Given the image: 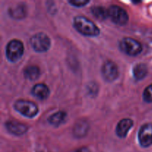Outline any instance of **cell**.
Wrapping results in <instances>:
<instances>
[{"label": "cell", "instance_id": "1", "mask_svg": "<svg viewBox=\"0 0 152 152\" xmlns=\"http://www.w3.org/2000/svg\"><path fill=\"white\" fill-rule=\"evenodd\" d=\"M74 26L79 33L86 37H97L100 34L99 28L91 20L83 16L74 17Z\"/></svg>", "mask_w": 152, "mask_h": 152}, {"label": "cell", "instance_id": "2", "mask_svg": "<svg viewBox=\"0 0 152 152\" xmlns=\"http://www.w3.org/2000/svg\"><path fill=\"white\" fill-rule=\"evenodd\" d=\"M24 45L20 40L13 39L9 42L6 47V56L10 62H16L23 56Z\"/></svg>", "mask_w": 152, "mask_h": 152}, {"label": "cell", "instance_id": "3", "mask_svg": "<svg viewBox=\"0 0 152 152\" xmlns=\"http://www.w3.org/2000/svg\"><path fill=\"white\" fill-rule=\"evenodd\" d=\"M120 48L123 52L129 56L139 55L142 50V46L140 42L131 37H125L120 42Z\"/></svg>", "mask_w": 152, "mask_h": 152}, {"label": "cell", "instance_id": "4", "mask_svg": "<svg viewBox=\"0 0 152 152\" xmlns=\"http://www.w3.org/2000/svg\"><path fill=\"white\" fill-rule=\"evenodd\" d=\"M14 108L22 115L28 118H33L36 117L39 112L38 106L36 105V103L31 101L22 100V99H19L15 102Z\"/></svg>", "mask_w": 152, "mask_h": 152}, {"label": "cell", "instance_id": "5", "mask_svg": "<svg viewBox=\"0 0 152 152\" xmlns=\"http://www.w3.org/2000/svg\"><path fill=\"white\" fill-rule=\"evenodd\" d=\"M30 43L34 50L39 53L46 52L50 46V39L45 33H37L30 39Z\"/></svg>", "mask_w": 152, "mask_h": 152}, {"label": "cell", "instance_id": "6", "mask_svg": "<svg viewBox=\"0 0 152 152\" xmlns=\"http://www.w3.org/2000/svg\"><path fill=\"white\" fill-rule=\"evenodd\" d=\"M108 17L114 23L118 25H125L129 22V15L126 10L117 5H111L108 9Z\"/></svg>", "mask_w": 152, "mask_h": 152}, {"label": "cell", "instance_id": "7", "mask_svg": "<svg viewBox=\"0 0 152 152\" xmlns=\"http://www.w3.org/2000/svg\"><path fill=\"white\" fill-rule=\"evenodd\" d=\"M101 72L103 78L108 82H113L117 79L119 76V70L117 65L114 62L108 60L102 65Z\"/></svg>", "mask_w": 152, "mask_h": 152}, {"label": "cell", "instance_id": "8", "mask_svg": "<svg viewBox=\"0 0 152 152\" xmlns=\"http://www.w3.org/2000/svg\"><path fill=\"white\" fill-rule=\"evenodd\" d=\"M140 144L143 148L149 147L152 144V124L147 123L140 128L138 133Z\"/></svg>", "mask_w": 152, "mask_h": 152}, {"label": "cell", "instance_id": "9", "mask_svg": "<svg viewBox=\"0 0 152 152\" xmlns=\"http://www.w3.org/2000/svg\"><path fill=\"white\" fill-rule=\"evenodd\" d=\"M5 127L10 134L16 136H21L28 131L26 125L16 121H8L5 123Z\"/></svg>", "mask_w": 152, "mask_h": 152}, {"label": "cell", "instance_id": "10", "mask_svg": "<svg viewBox=\"0 0 152 152\" xmlns=\"http://www.w3.org/2000/svg\"><path fill=\"white\" fill-rule=\"evenodd\" d=\"M134 122L131 119L126 118L120 120L116 127V134L120 138L126 137L129 130L133 127Z\"/></svg>", "mask_w": 152, "mask_h": 152}, {"label": "cell", "instance_id": "11", "mask_svg": "<svg viewBox=\"0 0 152 152\" xmlns=\"http://www.w3.org/2000/svg\"><path fill=\"white\" fill-rule=\"evenodd\" d=\"M31 93L39 100H45L50 94V90L45 84L38 83L33 87Z\"/></svg>", "mask_w": 152, "mask_h": 152}, {"label": "cell", "instance_id": "12", "mask_svg": "<svg viewBox=\"0 0 152 152\" xmlns=\"http://www.w3.org/2000/svg\"><path fill=\"white\" fill-rule=\"evenodd\" d=\"M9 14L12 18L16 19H22L26 16L27 8L25 4H19L9 9Z\"/></svg>", "mask_w": 152, "mask_h": 152}, {"label": "cell", "instance_id": "13", "mask_svg": "<svg viewBox=\"0 0 152 152\" xmlns=\"http://www.w3.org/2000/svg\"><path fill=\"white\" fill-rule=\"evenodd\" d=\"M24 75L28 80L34 81L37 80L40 75V70L39 67L36 65H30L26 67L24 70Z\"/></svg>", "mask_w": 152, "mask_h": 152}, {"label": "cell", "instance_id": "14", "mask_svg": "<svg viewBox=\"0 0 152 152\" xmlns=\"http://www.w3.org/2000/svg\"><path fill=\"white\" fill-rule=\"evenodd\" d=\"M148 74V68L143 63H138L133 68L134 77L136 80H142Z\"/></svg>", "mask_w": 152, "mask_h": 152}, {"label": "cell", "instance_id": "15", "mask_svg": "<svg viewBox=\"0 0 152 152\" xmlns=\"http://www.w3.org/2000/svg\"><path fill=\"white\" fill-rule=\"evenodd\" d=\"M65 118H66V113L65 111H59L50 115L48 118V121L50 124L57 126L62 124V123H64Z\"/></svg>", "mask_w": 152, "mask_h": 152}, {"label": "cell", "instance_id": "16", "mask_svg": "<svg viewBox=\"0 0 152 152\" xmlns=\"http://www.w3.org/2000/svg\"><path fill=\"white\" fill-rule=\"evenodd\" d=\"M88 130V125L84 120L78 122L74 129V134L77 137H83L87 134Z\"/></svg>", "mask_w": 152, "mask_h": 152}, {"label": "cell", "instance_id": "17", "mask_svg": "<svg viewBox=\"0 0 152 152\" xmlns=\"http://www.w3.org/2000/svg\"><path fill=\"white\" fill-rule=\"evenodd\" d=\"M91 13L94 17L99 20H104L108 16V10L102 6H94L91 8Z\"/></svg>", "mask_w": 152, "mask_h": 152}, {"label": "cell", "instance_id": "18", "mask_svg": "<svg viewBox=\"0 0 152 152\" xmlns=\"http://www.w3.org/2000/svg\"><path fill=\"white\" fill-rule=\"evenodd\" d=\"M142 96H143V99L145 102H152V84L148 86L144 90Z\"/></svg>", "mask_w": 152, "mask_h": 152}, {"label": "cell", "instance_id": "19", "mask_svg": "<svg viewBox=\"0 0 152 152\" xmlns=\"http://www.w3.org/2000/svg\"><path fill=\"white\" fill-rule=\"evenodd\" d=\"M68 2L74 7H83L89 3V1H69Z\"/></svg>", "mask_w": 152, "mask_h": 152}, {"label": "cell", "instance_id": "20", "mask_svg": "<svg viewBox=\"0 0 152 152\" xmlns=\"http://www.w3.org/2000/svg\"><path fill=\"white\" fill-rule=\"evenodd\" d=\"M75 152H91V151L88 148H86V147H83V148H79V149H77Z\"/></svg>", "mask_w": 152, "mask_h": 152}]
</instances>
